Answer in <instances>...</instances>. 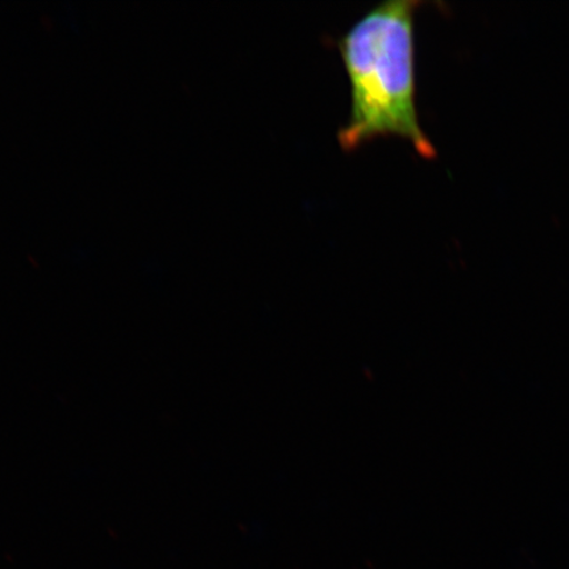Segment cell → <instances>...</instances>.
Segmentation results:
<instances>
[{"instance_id":"cell-1","label":"cell","mask_w":569,"mask_h":569,"mask_svg":"<svg viewBox=\"0 0 569 569\" xmlns=\"http://www.w3.org/2000/svg\"><path fill=\"white\" fill-rule=\"evenodd\" d=\"M418 6L415 0L377 4L339 40L351 94L350 118L338 134L347 152L393 134L408 140L423 159L437 156L419 123L416 103Z\"/></svg>"}]
</instances>
